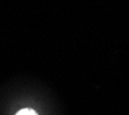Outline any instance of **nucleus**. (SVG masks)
Wrapping results in <instances>:
<instances>
[{
  "mask_svg": "<svg viewBox=\"0 0 129 115\" xmlns=\"http://www.w3.org/2000/svg\"><path fill=\"white\" fill-rule=\"evenodd\" d=\"M15 115H38L37 113L34 109H30V108H24V109H21L16 113Z\"/></svg>",
  "mask_w": 129,
  "mask_h": 115,
  "instance_id": "obj_1",
  "label": "nucleus"
}]
</instances>
